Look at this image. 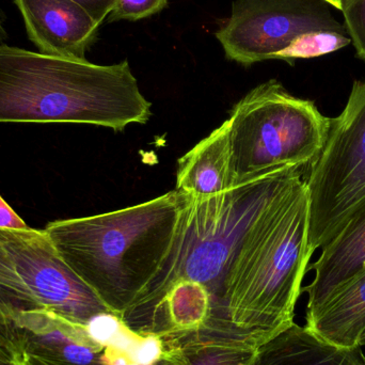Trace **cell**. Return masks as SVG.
Here are the masks:
<instances>
[{
	"label": "cell",
	"mask_w": 365,
	"mask_h": 365,
	"mask_svg": "<svg viewBox=\"0 0 365 365\" xmlns=\"http://www.w3.org/2000/svg\"><path fill=\"white\" fill-rule=\"evenodd\" d=\"M151 102L128 60L110 66L0 45V123L145 124Z\"/></svg>",
	"instance_id": "obj_1"
},
{
	"label": "cell",
	"mask_w": 365,
	"mask_h": 365,
	"mask_svg": "<svg viewBox=\"0 0 365 365\" xmlns=\"http://www.w3.org/2000/svg\"><path fill=\"white\" fill-rule=\"evenodd\" d=\"M164 339L160 336H145L130 353L133 365H153L166 355Z\"/></svg>",
	"instance_id": "obj_21"
},
{
	"label": "cell",
	"mask_w": 365,
	"mask_h": 365,
	"mask_svg": "<svg viewBox=\"0 0 365 365\" xmlns=\"http://www.w3.org/2000/svg\"><path fill=\"white\" fill-rule=\"evenodd\" d=\"M317 31L347 34L322 0H235L216 38L227 59L249 66L277 59L298 38Z\"/></svg>",
	"instance_id": "obj_7"
},
{
	"label": "cell",
	"mask_w": 365,
	"mask_h": 365,
	"mask_svg": "<svg viewBox=\"0 0 365 365\" xmlns=\"http://www.w3.org/2000/svg\"><path fill=\"white\" fill-rule=\"evenodd\" d=\"M28 38L41 53L87 60L101 24L72 0H14Z\"/></svg>",
	"instance_id": "obj_10"
},
{
	"label": "cell",
	"mask_w": 365,
	"mask_h": 365,
	"mask_svg": "<svg viewBox=\"0 0 365 365\" xmlns=\"http://www.w3.org/2000/svg\"><path fill=\"white\" fill-rule=\"evenodd\" d=\"M26 365H30V364H26Z\"/></svg>",
	"instance_id": "obj_29"
},
{
	"label": "cell",
	"mask_w": 365,
	"mask_h": 365,
	"mask_svg": "<svg viewBox=\"0 0 365 365\" xmlns=\"http://www.w3.org/2000/svg\"><path fill=\"white\" fill-rule=\"evenodd\" d=\"M166 349L167 353L164 358L153 365H182L184 364V357L178 347L167 346Z\"/></svg>",
	"instance_id": "obj_25"
},
{
	"label": "cell",
	"mask_w": 365,
	"mask_h": 365,
	"mask_svg": "<svg viewBox=\"0 0 365 365\" xmlns=\"http://www.w3.org/2000/svg\"><path fill=\"white\" fill-rule=\"evenodd\" d=\"M231 187L233 177L227 120L180 158L175 190L189 197H205Z\"/></svg>",
	"instance_id": "obj_13"
},
{
	"label": "cell",
	"mask_w": 365,
	"mask_h": 365,
	"mask_svg": "<svg viewBox=\"0 0 365 365\" xmlns=\"http://www.w3.org/2000/svg\"><path fill=\"white\" fill-rule=\"evenodd\" d=\"M360 346H365V331L364 334H362L361 340H360Z\"/></svg>",
	"instance_id": "obj_28"
},
{
	"label": "cell",
	"mask_w": 365,
	"mask_h": 365,
	"mask_svg": "<svg viewBox=\"0 0 365 365\" xmlns=\"http://www.w3.org/2000/svg\"><path fill=\"white\" fill-rule=\"evenodd\" d=\"M227 123L236 186L287 167L308 169L325 145L331 118L272 79L242 98Z\"/></svg>",
	"instance_id": "obj_5"
},
{
	"label": "cell",
	"mask_w": 365,
	"mask_h": 365,
	"mask_svg": "<svg viewBox=\"0 0 365 365\" xmlns=\"http://www.w3.org/2000/svg\"><path fill=\"white\" fill-rule=\"evenodd\" d=\"M14 341L30 365H104L105 347L90 339L85 326L42 307L17 315Z\"/></svg>",
	"instance_id": "obj_9"
},
{
	"label": "cell",
	"mask_w": 365,
	"mask_h": 365,
	"mask_svg": "<svg viewBox=\"0 0 365 365\" xmlns=\"http://www.w3.org/2000/svg\"><path fill=\"white\" fill-rule=\"evenodd\" d=\"M322 1L326 2V4H329V6L338 9V10H341V6H342L343 0H322Z\"/></svg>",
	"instance_id": "obj_27"
},
{
	"label": "cell",
	"mask_w": 365,
	"mask_h": 365,
	"mask_svg": "<svg viewBox=\"0 0 365 365\" xmlns=\"http://www.w3.org/2000/svg\"><path fill=\"white\" fill-rule=\"evenodd\" d=\"M182 203L175 189L122 210L53 221L44 231L66 264L121 317L164 267Z\"/></svg>",
	"instance_id": "obj_3"
},
{
	"label": "cell",
	"mask_w": 365,
	"mask_h": 365,
	"mask_svg": "<svg viewBox=\"0 0 365 365\" xmlns=\"http://www.w3.org/2000/svg\"><path fill=\"white\" fill-rule=\"evenodd\" d=\"M312 255L302 178L268 204L240 240L222 295L232 329L262 345L294 324Z\"/></svg>",
	"instance_id": "obj_2"
},
{
	"label": "cell",
	"mask_w": 365,
	"mask_h": 365,
	"mask_svg": "<svg viewBox=\"0 0 365 365\" xmlns=\"http://www.w3.org/2000/svg\"><path fill=\"white\" fill-rule=\"evenodd\" d=\"M0 242L42 308L83 326L100 313L110 312L62 259L44 230L0 227Z\"/></svg>",
	"instance_id": "obj_8"
},
{
	"label": "cell",
	"mask_w": 365,
	"mask_h": 365,
	"mask_svg": "<svg viewBox=\"0 0 365 365\" xmlns=\"http://www.w3.org/2000/svg\"><path fill=\"white\" fill-rule=\"evenodd\" d=\"M347 34L332 31H317L302 36L293 45L277 56V59L294 64L297 59H311L334 53L351 44Z\"/></svg>",
	"instance_id": "obj_17"
},
{
	"label": "cell",
	"mask_w": 365,
	"mask_h": 365,
	"mask_svg": "<svg viewBox=\"0 0 365 365\" xmlns=\"http://www.w3.org/2000/svg\"><path fill=\"white\" fill-rule=\"evenodd\" d=\"M169 0H115L108 23L118 21H136L158 14L168 6Z\"/></svg>",
	"instance_id": "obj_19"
},
{
	"label": "cell",
	"mask_w": 365,
	"mask_h": 365,
	"mask_svg": "<svg viewBox=\"0 0 365 365\" xmlns=\"http://www.w3.org/2000/svg\"><path fill=\"white\" fill-rule=\"evenodd\" d=\"M306 327L339 346L360 345L365 331V268L306 317Z\"/></svg>",
	"instance_id": "obj_14"
},
{
	"label": "cell",
	"mask_w": 365,
	"mask_h": 365,
	"mask_svg": "<svg viewBox=\"0 0 365 365\" xmlns=\"http://www.w3.org/2000/svg\"><path fill=\"white\" fill-rule=\"evenodd\" d=\"M163 339L180 349L182 365H249L259 346L229 326H208L187 336Z\"/></svg>",
	"instance_id": "obj_15"
},
{
	"label": "cell",
	"mask_w": 365,
	"mask_h": 365,
	"mask_svg": "<svg viewBox=\"0 0 365 365\" xmlns=\"http://www.w3.org/2000/svg\"><path fill=\"white\" fill-rule=\"evenodd\" d=\"M6 21V15L4 11L0 9V41H6L9 38L8 31H6V27H4V24Z\"/></svg>",
	"instance_id": "obj_26"
},
{
	"label": "cell",
	"mask_w": 365,
	"mask_h": 365,
	"mask_svg": "<svg viewBox=\"0 0 365 365\" xmlns=\"http://www.w3.org/2000/svg\"><path fill=\"white\" fill-rule=\"evenodd\" d=\"M85 9L98 23L102 25L115 6V0H72Z\"/></svg>",
	"instance_id": "obj_22"
},
{
	"label": "cell",
	"mask_w": 365,
	"mask_h": 365,
	"mask_svg": "<svg viewBox=\"0 0 365 365\" xmlns=\"http://www.w3.org/2000/svg\"><path fill=\"white\" fill-rule=\"evenodd\" d=\"M341 11L356 55L365 61V0H343Z\"/></svg>",
	"instance_id": "obj_18"
},
{
	"label": "cell",
	"mask_w": 365,
	"mask_h": 365,
	"mask_svg": "<svg viewBox=\"0 0 365 365\" xmlns=\"http://www.w3.org/2000/svg\"><path fill=\"white\" fill-rule=\"evenodd\" d=\"M41 308L25 283L15 272L0 242V334L14 341V324L23 311Z\"/></svg>",
	"instance_id": "obj_16"
},
{
	"label": "cell",
	"mask_w": 365,
	"mask_h": 365,
	"mask_svg": "<svg viewBox=\"0 0 365 365\" xmlns=\"http://www.w3.org/2000/svg\"><path fill=\"white\" fill-rule=\"evenodd\" d=\"M304 173V168L287 167L210 197L182 193L184 203L170 255L121 315L124 324L145 336L165 294L180 280L203 284L214 299L219 321L227 323L222 313L223 289L240 240L266 206Z\"/></svg>",
	"instance_id": "obj_4"
},
{
	"label": "cell",
	"mask_w": 365,
	"mask_h": 365,
	"mask_svg": "<svg viewBox=\"0 0 365 365\" xmlns=\"http://www.w3.org/2000/svg\"><path fill=\"white\" fill-rule=\"evenodd\" d=\"M124 327L125 324L121 317L113 312L100 313L85 325L90 339L103 347L113 344Z\"/></svg>",
	"instance_id": "obj_20"
},
{
	"label": "cell",
	"mask_w": 365,
	"mask_h": 365,
	"mask_svg": "<svg viewBox=\"0 0 365 365\" xmlns=\"http://www.w3.org/2000/svg\"><path fill=\"white\" fill-rule=\"evenodd\" d=\"M249 365H365L361 346H339L292 324L257 347Z\"/></svg>",
	"instance_id": "obj_12"
},
{
	"label": "cell",
	"mask_w": 365,
	"mask_h": 365,
	"mask_svg": "<svg viewBox=\"0 0 365 365\" xmlns=\"http://www.w3.org/2000/svg\"><path fill=\"white\" fill-rule=\"evenodd\" d=\"M309 250L323 248L365 202V81H356L342 113L304 177Z\"/></svg>",
	"instance_id": "obj_6"
},
{
	"label": "cell",
	"mask_w": 365,
	"mask_h": 365,
	"mask_svg": "<svg viewBox=\"0 0 365 365\" xmlns=\"http://www.w3.org/2000/svg\"><path fill=\"white\" fill-rule=\"evenodd\" d=\"M0 365H26L21 349L2 334H0Z\"/></svg>",
	"instance_id": "obj_23"
},
{
	"label": "cell",
	"mask_w": 365,
	"mask_h": 365,
	"mask_svg": "<svg viewBox=\"0 0 365 365\" xmlns=\"http://www.w3.org/2000/svg\"><path fill=\"white\" fill-rule=\"evenodd\" d=\"M365 268V202L351 215L339 233L322 248L307 272H315L312 282L302 287L308 294L306 317L314 314L326 300Z\"/></svg>",
	"instance_id": "obj_11"
},
{
	"label": "cell",
	"mask_w": 365,
	"mask_h": 365,
	"mask_svg": "<svg viewBox=\"0 0 365 365\" xmlns=\"http://www.w3.org/2000/svg\"><path fill=\"white\" fill-rule=\"evenodd\" d=\"M0 227L17 230L29 227L1 197H0Z\"/></svg>",
	"instance_id": "obj_24"
}]
</instances>
